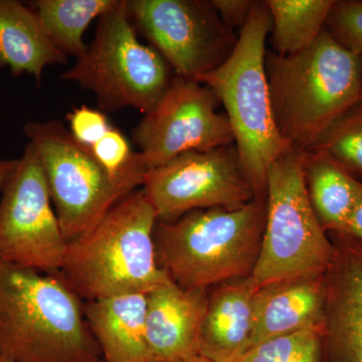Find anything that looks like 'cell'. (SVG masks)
Masks as SVG:
<instances>
[{
  "mask_svg": "<svg viewBox=\"0 0 362 362\" xmlns=\"http://www.w3.org/2000/svg\"><path fill=\"white\" fill-rule=\"evenodd\" d=\"M306 151L293 148L269 169L266 225L251 279L257 289L294 279L325 275L334 256L309 199Z\"/></svg>",
  "mask_w": 362,
  "mask_h": 362,
  "instance_id": "obj_6",
  "label": "cell"
},
{
  "mask_svg": "<svg viewBox=\"0 0 362 362\" xmlns=\"http://www.w3.org/2000/svg\"><path fill=\"white\" fill-rule=\"evenodd\" d=\"M0 354L16 362H104L85 302L58 275L1 259Z\"/></svg>",
  "mask_w": 362,
  "mask_h": 362,
  "instance_id": "obj_1",
  "label": "cell"
},
{
  "mask_svg": "<svg viewBox=\"0 0 362 362\" xmlns=\"http://www.w3.org/2000/svg\"><path fill=\"white\" fill-rule=\"evenodd\" d=\"M335 0H267L272 45L279 56L306 49L325 28Z\"/></svg>",
  "mask_w": 362,
  "mask_h": 362,
  "instance_id": "obj_21",
  "label": "cell"
},
{
  "mask_svg": "<svg viewBox=\"0 0 362 362\" xmlns=\"http://www.w3.org/2000/svg\"><path fill=\"white\" fill-rule=\"evenodd\" d=\"M325 28L343 47L362 56V1H335Z\"/></svg>",
  "mask_w": 362,
  "mask_h": 362,
  "instance_id": "obj_24",
  "label": "cell"
},
{
  "mask_svg": "<svg viewBox=\"0 0 362 362\" xmlns=\"http://www.w3.org/2000/svg\"><path fill=\"white\" fill-rule=\"evenodd\" d=\"M147 294L85 302V316L104 362H152L146 338Z\"/></svg>",
  "mask_w": 362,
  "mask_h": 362,
  "instance_id": "obj_16",
  "label": "cell"
},
{
  "mask_svg": "<svg viewBox=\"0 0 362 362\" xmlns=\"http://www.w3.org/2000/svg\"><path fill=\"white\" fill-rule=\"evenodd\" d=\"M183 362H214V361H211V359L207 358V357L201 356H197L194 357H192V358L187 359V361H183Z\"/></svg>",
  "mask_w": 362,
  "mask_h": 362,
  "instance_id": "obj_29",
  "label": "cell"
},
{
  "mask_svg": "<svg viewBox=\"0 0 362 362\" xmlns=\"http://www.w3.org/2000/svg\"><path fill=\"white\" fill-rule=\"evenodd\" d=\"M334 235L325 274L323 362H362V244Z\"/></svg>",
  "mask_w": 362,
  "mask_h": 362,
  "instance_id": "obj_13",
  "label": "cell"
},
{
  "mask_svg": "<svg viewBox=\"0 0 362 362\" xmlns=\"http://www.w3.org/2000/svg\"><path fill=\"white\" fill-rule=\"evenodd\" d=\"M266 73L279 132L305 151L361 98V54L343 47L326 28L304 51L267 52Z\"/></svg>",
  "mask_w": 362,
  "mask_h": 362,
  "instance_id": "obj_2",
  "label": "cell"
},
{
  "mask_svg": "<svg viewBox=\"0 0 362 362\" xmlns=\"http://www.w3.org/2000/svg\"><path fill=\"white\" fill-rule=\"evenodd\" d=\"M146 338L152 362H183L199 356L207 291L175 283L146 295Z\"/></svg>",
  "mask_w": 362,
  "mask_h": 362,
  "instance_id": "obj_14",
  "label": "cell"
},
{
  "mask_svg": "<svg viewBox=\"0 0 362 362\" xmlns=\"http://www.w3.org/2000/svg\"><path fill=\"white\" fill-rule=\"evenodd\" d=\"M311 149L325 152L352 175L362 178V100L335 121Z\"/></svg>",
  "mask_w": 362,
  "mask_h": 362,
  "instance_id": "obj_23",
  "label": "cell"
},
{
  "mask_svg": "<svg viewBox=\"0 0 362 362\" xmlns=\"http://www.w3.org/2000/svg\"><path fill=\"white\" fill-rule=\"evenodd\" d=\"M211 4L228 28L242 30L251 14L252 0H211Z\"/></svg>",
  "mask_w": 362,
  "mask_h": 362,
  "instance_id": "obj_26",
  "label": "cell"
},
{
  "mask_svg": "<svg viewBox=\"0 0 362 362\" xmlns=\"http://www.w3.org/2000/svg\"><path fill=\"white\" fill-rule=\"evenodd\" d=\"M66 245L39 154L28 142L2 192L0 259L58 275Z\"/></svg>",
  "mask_w": 362,
  "mask_h": 362,
  "instance_id": "obj_10",
  "label": "cell"
},
{
  "mask_svg": "<svg viewBox=\"0 0 362 362\" xmlns=\"http://www.w3.org/2000/svg\"><path fill=\"white\" fill-rule=\"evenodd\" d=\"M270 32L266 1H255L230 56L199 80L225 107L240 166L258 197H266L272 164L294 148L279 132L272 110L266 73Z\"/></svg>",
  "mask_w": 362,
  "mask_h": 362,
  "instance_id": "obj_5",
  "label": "cell"
},
{
  "mask_svg": "<svg viewBox=\"0 0 362 362\" xmlns=\"http://www.w3.org/2000/svg\"><path fill=\"white\" fill-rule=\"evenodd\" d=\"M211 88L194 78L176 76L156 108L132 130L148 170L189 151L230 146L233 136L226 114Z\"/></svg>",
  "mask_w": 362,
  "mask_h": 362,
  "instance_id": "obj_11",
  "label": "cell"
},
{
  "mask_svg": "<svg viewBox=\"0 0 362 362\" xmlns=\"http://www.w3.org/2000/svg\"><path fill=\"white\" fill-rule=\"evenodd\" d=\"M157 221L142 190L131 192L89 233L68 243L59 277L85 302L168 285L173 281L157 262Z\"/></svg>",
  "mask_w": 362,
  "mask_h": 362,
  "instance_id": "obj_4",
  "label": "cell"
},
{
  "mask_svg": "<svg viewBox=\"0 0 362 362\" xmlns=\"http://www.w3.org/2000/svg\"><path fill=\"white\" fill-rule=\"evenodd\" d=\"M18 159L13 160H0V192H4L16 166Z\"/></svg>",
  "mask_w": 362,
  "mask_h": 362,
  "instance_id": "obj_28",
  "label": "cell"
},
{
  "mask_svg": "<svg viewBox=\"0 0 362 362\" xmlns=\"http://www.w3.org/2000/svg\"><path fill=\"white\" fill-rule=\"evenodd\" d=\"M221 362H323V325L272 338Z\"/></svg>",
  "mask_w": 362,
  "mask_h": 362,
  "instance_id": "obj_22",
  "label": "cell"
},
{
  "mask_svg": "<svg viewBox=\"0 0 362 362\" xmlns=\"http://www.w3.org/2000/svg\"><path fill=\"white\" fill-rule=\"evenodd\" d=\"M136 32L176 76L199 81L225 63L239 35L207 0H127Z\"/></svg>",
  "mask_w": 362,
  "mask_h": 362,
  "instance_id": "obj_9",
  "label": "cell"
},
{
  "mask_svg": "<svg viewBox=\"0 0 362 362\" xmlns=\"http://www.w3.org/2000/svg\"><path fill=\"white\" fill-rule=\"evenodd\" d=\"M66 120L71 136L87 148L100 141L112 127L103 111L87 106L74 109Z\"/></svg>",
  "mask_w": 362,
  "mask_h": 362,
  "instance_id": "obj_25",
  "label": "cell"
},
{
  "mask_svg": "<svg viewBox=\"0 0 362 362\" xmlns=\"http://www.w3.org/2000/svg\"><path fill=\"white\" fill-rule=\"evenodd\" d=\"M175 77L163 57L138 40L127 0H118L99 18L84 56L61 78L94 93L100 110L131 107L146 115L156 108Z\"/></svg>",
  "mask_w": 362,
  "mask_h": 362,
  "instance_id": "obj_7",
  "label": "cell"
},
{
  "mask_svg": "<svg viewBox=\"0 0 362 362\" xmlns=\"http://www.w3.org/2000/svg\"><path fill=\"white\" fill-rule=\"evenodd\" d=\"M266 197L233 207L190 211L154 228L158 265L185 290L251 277L266 225Z\"/></svg>",
  "mask_w": 362,
  "mask_h": 362,
  "instance_id": "obj_3",
  "label": "cell"
},
{
  "mask_svg": "<svg viewBox=\"0 0 362 362\" xmlns=\"http://www.w3.org/2000/svg\"><path fill=\"white\" fill-rule=\"evenodd\" d=\"M118 0H37L28 2L52 44L66 56L81 58L87 51L83 37L93 21Z\"/></svg>",
  "mask_w": 362,
  "mask_h": 362,
  "instance_id": "obj_20",
  "label": "cell"
},
{
  "mask_svg": "<svg viewBox=\"0 0 362 362\" xmlns=\"http://www.w3.org/2000/svg\"><path fill=\"white\" fill-rule=\"evenodd\" d=\"M68 63L30 6L0 0V66L14 76L30 74L40 84L45 66Z\"/></svg>",
  "mask_w": 362,
  "mask_h": 362,
  "instance_id": "obj_18",
  "label": "cell"
},
{
  "mask_svg": "<svg viewBox=\"0 0 362 362\" xmlns=\"http://www.w3.org/2000/svg\"><path fill=\"white\" fill-rule=\"evenodd\" d=\"M0 362H16L13 361V359L8 358V357L2 356L0 354Z\"/></svg>",
  "mask_w": 362,
  "mask_h": 362,
  "instance_id": "obj_30",
  "label": "cell"
},
{
  "mask_svg": "<svg viewBox=\"0 0 362 362\" xmlns=\"http://www.w3.org/2000/svg\"><path fill=\"white\" fill-rule=\"evenodd\" d=\"M339 235L349 237L362 244V188L356 206L352 209L346 225H345L344 230Z\"/></svg>",
  "mask_w": 362,
  "mask_h": 362,
  "instance_id": "obj_27",
  "label": "cell"
},
{
  "mask_svg": "<svg viewBox=\"0 0 362 362\" xmlns=\"http://www.w3.org/2000/svg\"><path fill=\"white\" fill-rule=\"evenodd\" d=\"M142 187L161 221H175L199 209L239 206L258 197L233 144L180 154L149 170Z\"/></svg>",
  "mask_w": 362,
  "mask_h": 362,
  "instance_id": "obj_12",
  "label": "cell"
},
{
  "mask_svg": "<svg viewBox=\"0 0 362 362\" xmlns=\"http://www.w3.org/2000/svg\"><path fill=\"white\" fill-rule=\"evenodd\" d=\"M209 295L199 354L221 362L249 347L257 292L251 277L218 285Z\"/></svg>",
  "mask_w": 362,
  "mask_h": 362,
  "instance_id": "obj_17",
  "label": "cell"
},
{
  "mask_svg": "<svg viewBox=\"0 0 362 362\" xmlns=\"http://www.w3.org/2000/svg\"><path fill=\"white\" fill-rule=\"evenodd\" d=\"M23 133L39 154L62 232L73 242L139 187L116 180L61 121L28 122Z\"/></svg>",
  "mask_w": 362,
  "mask_h": 362,
  "instance_id": "obj_8",
  "label": "cell"
},
{
  "mask_svg": "<svg viewBox=\"0 0 362 362\" xmlns=\"http://www.w3.org/2000/svg\"><path fill=\"white\" fill-rule=\"evenodd\" d=\"M305 182L325 232L342 233L361 194L362 182L321 150H307Z\"/></svg>",
  "mask_w": 362,
  "mask_h": 362,
  "instance_id": "obj_19",
  "label": "cell"
},
{
  "mask_svg": "<svg viewBox=\"0 0 362 362\" xmlns=\"http://www.w3.org/2000/svg\"><path fill=\"white\" fill-rule=\"evenodd\" d=\"M361 100H362V88H361Z\"/></svg>",
  "mask_w": 362,
  "mask_h": 362,
  "instance_id": "obj_31",
  "label": "cell"
},
{
  "mask_svg": "<svg viewBox=\"0 0 362 362\" xmlns=\"http://www.w3.org/2000/svg\"><path fill=\"white\" fill-rule=\"evenodd\" d=\"M324 311L325 275L294 279L261 288L255 294L249 347L323 325Z\"/></svg>",
  "mask_w": 362,
  "mask_h": 362,
  "instance_id": "obj_15",
  "label": "cell"
}]
</instances>
